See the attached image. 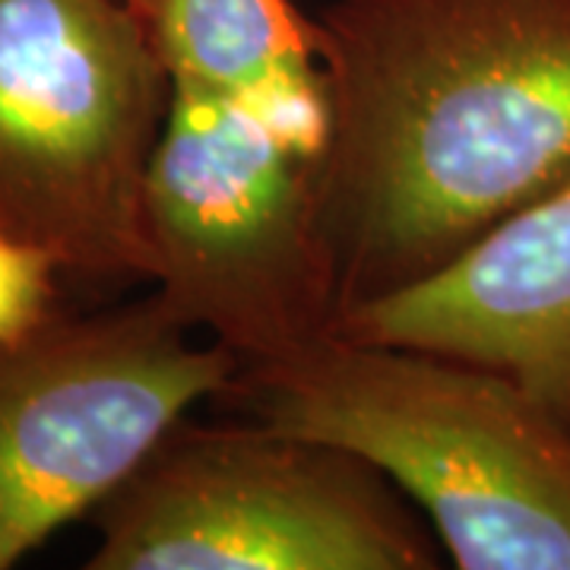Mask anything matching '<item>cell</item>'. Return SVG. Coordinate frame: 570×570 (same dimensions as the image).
Segmentation results:
<instances>
[{"mask_svg":"<svg viewBox=\"0 0 570 570\" xmlns=\"http://www.w3.org/2000/svg\"><path fill=\"white\" fill-rule=\"evenodd\" d=\"M61 266L0 232V343L20 340L58 311Z\"/></svg>","mask_w":570,"mask_h":570,"instance_id":"obj_9","label":"cell"},{"mask_svg":"<svg viewBox=\"0 0 570 570\" xmlns=\"http://www.w3.org/2000/svg\"><path fill=\"white\" fill-rule=\"evenodd\" d=\"M171 89L247 105L321 146L317 29L292 0H140Z\"/></svg>","mask_w":570,"mask_h":570,"instance_id":"obj_8","label":"cell"},{"mask_svg":"<svg viewBox=\"0 0 570 570\" xmlns=\"http://www.w3.org/2000/svg\"><path fill=\"white\" fill-rule=\"evenodd\" d=\"M314 29L343 311L570 181V0H330Z\"/></svg>","mask_w":570,"mask_h":570,"instance_id":"obj_1","label":"cell"},{"mask_svg":"<svg viewBox=\"0 0 570 570\" xmlns=\"http://www.w3.org/2000/svg\"><path fill=\"white\" fill-rule=\"evenodd\" d=\"M317 153L247 105L171 89L142 187L153 302L242 367L285 362L340 330Z\"/></svg>","mask_w":570,"mask_h":570,"instance_id":"obj_3","label":"cell"},{"mask_svg":"<svg viewBox=\"0 0 570 570\" xmlns=\"http://www.w3.org/2000/svg\"><path fill=\"white\" fill-rule=\"evenodd\" d=\"M362 456L245 422L175 425L99 508L86 570H434L441 542Z\"/></svg>","mask_w":570,"mask_h":570,"instance_id":"obj_5","label":"cell"},{"mask_svg":"<svg viewBox=\"0 0 570 570\" xmlns=\"http://www.w3.org/2000/svg\"><path fill=\"white\" fill-rule=\"evenodd\" d=\"M171 80L127 0H0V232L86 283H156L142 187Z\"/></svg>","mask_w":570,"mask_h":570,"instance_id":"obj_4","label":"cell"},{"mask_svg":"<svg viewBox=\"0 0 570 570\" xmlns=\"http://www.w3.org/2000/svg\"><path fill=\"white\" fill-rule=\"evenodd\" d=\"M336 333L491 367L570 425V181L425 279L346 307Z\"/></svg>","mask_w":570,"mask_h":570,"instance_id":"obj_7","label":"cell"},{"mask_svg":"<svg viewBox=\"0 0 570 570\" xmlns=\"http://www.w3.org/2000/svg\"><path fill=\"white\" fill-rule=\"evenodd\" d=\"M242 362L194 343L153 295L118 311H55L0 343V570L102 508L181 425L225 396Z\"/></svg>","mask_w":570,"mask_h":570,"instance_id":"obj_6","label":"cell"},{"mask_svg":"<svg viewBox=\"0 0 570 570\" xmlns=\"http://www.w3.org/2000/svg\"><path fill=\"white\" fill-rule=\"evenodd\" d=\"M247 422L343 448L422 510L460 570H570V425L491 367L333 333L242 367Z\"/></svg>","mask_w":570,"mask_h":570,"instance_id":"obj_2","label":"cell"},{"mask_svg":"<svg viewBox=\"0 0 570 570\" xmlns=\"http://www.w3.org/2000/svg\"><path fill=\"white\" fill-rule=\"evenodd\" d=\"M127 3H130V7H134V10H137V3H140V0H127Z\"/></svg>","mask_w":570,"mask_h":570,"instance_id":"obj_10","label":"cell"}]
</instances>
